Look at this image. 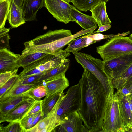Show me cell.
<instances>
[{"label":"cell","mask_w":132,"mask_h":132,"mask_svg":"<svg viewBox=\"0 0 132 132\" xmlns=\"http://www.w3.org/2000/svg\"><path fill=\"white\" fill-rule=\"evenodd\" d=\"M78 83L81 89L80 108L77 111L89 132H102L107 96L97 77L85 68Z\"/></svg>","instance_id":"obj_1"},{"label":"cell","mask_w":132,"mask_h":132,"mask_svg":"<svg viewBox=\"0 0 132 132\" xmlns=\"http://www.w3.org/2000/svg\"><path fill=\"white\" fill-rule=\"evenodd\" d=\"M72 35L70 30L64 29L49 31L32 40L24 42V45L25 48L22 52L21 54L36 52L52 54H55L54 52L56 40Z\"/></svg>","instance_id":"obj_2"},{"label":"cell","mask_w":132,"mask_h":132,"mask_svg":"<svg viewBox=\"0 0 132 132\" xmlns=\"http://www.w3.org/2000/svg\"><path fill=\"white\" fill-rule=\"evenodd\" d=\"M102 130L104 132H127L121 113L117 92H113L107 96Z\"/></svg>","instance_id":"obj_3"},{"label":"cell","mask_w":132,"mask_h":132,"mask_svg":"<svg viewBox=\"0 0 132 132\" xmlns=\"http://www.w3.org/2000/svg\"><path fill=\"white\" fill-rule=\"evenodd\" d=\"M77 62L94 75L103 86L108 96L114 92L112 80L105 71L103 61L80 52L72 53Z\"/></svg>","instance_id":"obj_4"},{"label":"cell","mask_w":132,"mask_h":132,"mask_svg":"<svg viewBox=\"0 0 132 132\" xmlns=\"http://www.w3.org/2000/svg\"><path fill=\"white\" fill-rule=\"evenodd\" d=\"M103 61L132 53V40L129 37L118 36L111 39L96 48Z\"/></svg>","instance_id":"obj_5"},{"label":"cell","mask_w":132,"mask_h":132,"mask_svg":"<svg viewBox=\"0 0 132 132\" xmlns=\"http://www.w3.org/2000/svg\"><path fill=\"white\" fill-rule=\"evenodd\" d=\"M81 89L79 84L70 87L60 103L57 113L58 126L68 114L79 110L81 103Z\"/></svg>","instance_id":"obj_6"},{"label":"cell","mask_w":132,"mask_h":132,"mask_svg":"<svg viewBox=\"0 0 132 132\" xmlns=\"http://www.w3.org/2000/svg\"><path fill=\"white\" fill-rule=\"evenodd\" d=\"M103 61L105 71L112 80L118 78L132 63V53Z\"/></svg>","instance_id":"obj_7"},{"label":"cell","mask_w":132,"mask_h":132,"mask_svg":"<svg viewBox=\"0 0 132 132\" xmlns=\"http://www.w3.org/2000/svg\"><path fill=\"white\" fill-rule=\"evenodd\" d=\"M71 0H44V6L57 21L67 24L71 21Z\"/></svg>","instance_id":"obj_8"},{"label":"cell","mask_w":132,"mask_h":132,"mask_svg":"<svg viewBox=\"0 0 132 132\" xmlns=\"http://www.w3.org/2000/svg\"><path fill=\"white\" fill-rule=\"evenodd\" d=\"M52 54L40 52H36L21 55L18 63V67H22L23 69L19 74H22L35 67L54 59L62 52Z\"/></svg>","instance_id":"obj_9"},{"label":"cell","mask_w":132,"mask_h":132,"mask_svg":"<svg viewBox=\"0 0 132 132\" xmlns=\"http://www.w3.org/2000/svg\"><path fill=\"white\" fill-rule=\"evenodd\" d=\"M64 93L60 97L53 108L47 115L26 132H50L53 131L58 126L57 113L59 105L63 98Z\"/></svg>","instance_id":"obj_10"},{"label":"cell","mask_w":132,"mask_h":132,"mask_svg":"<svg viewBox=\"0 0 132 132\" xmlns=\"http://www.w3.org/2000/svg\"><path fill=\"white\" fill-rule=\"evenodd\" d=\"M83 123V120L78 112H72L64 117L53 131L89 132Z\"/></svg>","instance_id":"obj_11"},{"label":"cell","mask_w":132,"mask_h":132,"mask_svg":"<svg viewBox=\"0 0 132 132\" xmlns=\"http://www.w3.org/2000/svg\"><path fill=\"white\" fill-rule=\"evenodd\" d=\"M70 52L63 51L54 59L39 65L22 74H19L20 79L34 75H43L45 73L67 60Z\"/></svg>","instance_id":"obj_12"},{"label":"cell","mask_w":132,"mask_h":132,"mask_svg":"<svg viewBox=\"0 0 132 132\" xmlns=\"http://www.w3.org/2000/svg\"><path fill=\"white\" fill-rule=\"evenodd\" d=\"M20 56L21 55L15 54L7 48L0 49V73L18 69Z\"/></svg>","instance_id":"obj_13"},{"label":"cell","mask_w":132,"mask_h":132,"mask_svg":"<svg viewBox=\"0 0 132 132\" xmlns=\"http://www.w3.org/2000/svg\"><path fill=\"white\" fill-rule=\"evenodd\" d=\"M36 101L33 100H27L18 106L6 115H0V123L5 122L19 121Z\"/></svg>","instance_id":"obj_14"},{"label":"cell","mask_w":132,"mask_h":132,"mask_svg":"<svg viewBox=\"0 0 132 132\" xmlns=\"http://www.w3.org/2000/svg\"><path fill=\"white\" fill-rule=\"evenodd\" d=\"M117 93L121 113L127 132H132V111L128 95H124L119 91H117Z\"/></svg>","instance_id":"obj_15"},{"label":"cell","mask_w":132,"mask_h":132,"mask_svg":"<svg viewBox=\"0 0 132 132\" xmlns=\"http://www.w3.org/2000/svg\"><path fill=\"white\" fill-rule=\"evenodd\" d=\"M71 6L70 16L71 21L76 22L84 30L97 27L98 24L92 16L82 13L73 5Z\"/></svg>","instance_id":"obj_16"},{"label":"cell","mask_w":132,"mask_h":132,"mask_svg":"<svg viewBox=\"0 0 132 132\" xmlns=\"http://www.w3.org/2000/svg\"><path fill=\"white\" fill-rule=\"evenodd\" d=\"M65 73L45 81L47 91L45 97L64 91L69 86V83L65 76Z\"/></svg>","instance_id":"obj_17"},{"label":"cell","mask_w":132,"mask_h":132,"mask_svg":"<svg viewBox=\"0 0 132 132\" xmlns=\"http://www.w3.org/2000/svg\"><path fill=\"white\" fill-rule=\"evenodd\" d=\"M44 0H23L22 9L26 21L34 20L40 8L44 6Z\"/></svg>","instance_id":"obj_18"},{"label":"cell","mask_w":132,"mask_h":132,"mask_svg":"<svg viewBox=\"0 0 132 132\" xmlns=\"http://www.w3.org/2000/svg\"><path fill=\"white\" fill-rule=\"evenodd\" d=\"M42 84L43 82L41 81L31 84H24L21 83L19 79L12 87L0 97V100L23 94Z\"/></svg>","instance_id":"obj_19"},{"label":"cell","mask_w":132,"mask_h":132,"mask_svg":"<svg viewBox=\"0 0 132 132\" xmlns=\"http://www.w3.org/2000/svg\"><path fill=\"white\" fill-rule=\"evenodd\" d=\"M106 4L104 1L101 2L92 7L90 10L92 16L98 26L111 23L107 14Z\"/></svg>","instance_id":"obj_20"},{"label":"cell","mask_w":132,"mask_h":132,"mask_svg":"<svg viewBox=\"0 0 132 132\" xmlns=\"http://www.w3.org/2000/svg\"><path fill=\"white\" fill-rule=\"evenodd\" d=\"M8 19L12 28H17L26 22L23 18L22 8L17 5L13 0H11Z\"/></svg>","instance_id":"obj_21"},{"label":"cell","mask_w":132,"mask_h":132,"mask_svg":"<svg viewBox=\"0 0 132 132\" xmlns=\"http://www.w3.org/2000/svg\"><path fill=\"white\" fill-rule=\"evenodd\" d=\"M96 41L93 40L85 35L79 38L74 39L68 44L64 51L69 52H78L83 48L96 43Z\"/></svg>","instance_id":"obj_22"},{"label":"cell","mask_w":132,"mask_h":132,"mask_svg":"<svg viewBox=\"0 0 132 132\" xmlns=\"http://www.w3.org/2000/svg\"><path fill=\"white\" fill-rule=\"evenodd\" d=\"M64 93L63 91L58 92L45 97L42 100L41 111L44 118L50 112L56 102Z\"/></svg>","instance_id":"obj_23"},{"label":"cell","mask_w":132,"mask_h":132,"mask_svg":"<svg viewBox=\"0 0 132 132\" xmlns=\"http://www.w3.org/2000/svg\"><path fill=\"white\" fill-rule=\"evenodd\" d=\"M69 59L43 75L39 81L45 82L65 73L69 66Z\"/></svg>","instance_id":"obj_24"},{"label":"cell","mask_w":132,"mask_h":132,"mask_svg":"<svg viewBox=\"0 0 132 132\" xmlns=\"http://www.w3.org/2000/svg\"><path fill=\"white\" fill-rule=\"evenodd\" d=\"M109 0H71L73 6L80 11L87 12L92 7L101 2L106 3Z\"/></svg>","instance_id":"obj_25"},{"label":"cell","mask_w":132,"mask_h":132,"mask_svg":"<svg viewBox=\"0 0 132 132\" xmlns=\"http://www.w3.org/2000/svg\"><path fill=\"white\" fill-rule=\"evenodd\" d=\"M11 0H0V29L4 27L10 12Z\"/></svg>","instance_id":"obj_26"},{"label":"cell","mask_w":132,"mask_h":132,"mask_svg":"<svg viewBox=\"0 0 132 132\" xmlns=\"http://www.w3.org/2000/svg\"><path fill=\"white\" fill-rule=\"evenodd\" d=\"M132 76V63L118 78L112 80L113 88L118 91L122 87L126 81Z\"/></svg>","instance_id":"obj_27"},{"label":"cell","mask_w":132,"mask_h":132,"mask_svg":"<svg viewBox=\"0 0 132 132\" xmlns=\"http://www.w3.org/2000/svg\"><path fill=\"white\" fill-rule=\"evenodd\" d=\"M29 96L35 101H40L43 97L46 96L47 91L45 86L39 85L26 93Z\"/></svg>","instance_id":"obj_28"},{"label":"cell","mask_w":132,"mask_h":132,"mask_svg":"<svg viewBox=\"0 0 132 132\" xmlns=\"http://www.w3.org/2000/svg\"><path fill=\"white\" fill-rule=\"evenodd\" d=\"M31 100H34L26 93L16 96L8 97L0 100V103H8L18 106L26 101Z\"/></svg>","instance_id":"obj_29"},{"label":"cell","mask_w":132,"mask_h":132,"mask_svg":"<svg viewBox=\"0 0 132 132\" xmlns=\"http://www.w3.org/2000/svg\"><path fill=\"white\" fill-rule=\"evenodd\" d=\"M0 132H24L20 121L9 122L7 125L3 126L1 125Z\"/></svg>","instance_id":"obj_30"},{"label":"cell","mask_w":132,"mask_h":132,"mask_svg":"<svg viewBox=\"0 0 132 132\" xmlns=\"http://www.w3.org/2000/svg\"><path fill=\"white\" fill-rule=\"evenodd\" d=\"M130 31L122 33H119L117 34L104 35L100 33H96L94 34H91L90 33L85 35V36L90 38L92 40L96 41L102 39H111L118 36H125L130 34Z\"/></svg>","instance_id":"obj_31"},{"label":"cell","mask_w":132,"mask_h":132,"mask_svg":"<svg viewBox=\"0 0 132 132\" xmlns=\"http://www.w3.org/2000/svg\"><path fill=\"white\" fill-rule=\"evenodd\" d=\"M19 74H17L0 87V97L2 96L12 87L19 79Z\"/></svg>","instance_id":"obj_32"},{"label":"cell","mask_w":132,"mask_h":132,"mask_svg":"<svg viewBox=\"0 0 132 132\" xmlns=\"http://www.w3.org/2000/svg\"><path fill=\"white\" fill-rule=\"evenodd\" d=\"M42 101V100L36 101L26 112L23 118L34 115L41 111Z\"/></svg>","instance_id":"obj_33"},{"label":"cell","mask_w":132,"mask_h":132,"mask_svg":"<svg viewBox=\"0 0 132 132\" xmlns=\"http://www.w3.org/2000/svg\"><path fill=\"white\" fill-rule=\"evenodd\" d=\"M36 114L23 118L19 121L24 132H26L27 130L33 126L34 120Z\"/></svg>","instance_id":"obj_34"},{"label":"cell","mask_w":132,"mask_h":132,"mask_svg":"<svg viewBox=\"0 0 132 132\" xmlns=\"http://www.w3.org/2000/svg\"><path fill=\"white\" fill-rule=\"evenodd\" d=\"M17 106L8 103H0V115H6Z\"/></svg>","instance_id":"obj_35"},{"label":"cell","mask_w":132,"mask_h":132,"mask_svg":"<svg viewBox=\"0 0 132 132\" xmlns=\"http://www.w3.org/2000/svg\"><path fill=\"white\" fill-rule=\"evenodd\" d=\"M42 76L40 75H34L29 76L21 79H19V80L22 84H31L39 81Z\"/></svg>","instance_id":"obj_36"},{"label":"cell","mask_w":132,"mask_h":132,"mask_svg":"<svg viewBox=\"0 0 132 132\" xmlns=\"http://www.w3.org/2000/svg\"><path fill=\"white\" fill-rule=\"evenodd\" d=\"M18 71V69H17L13 71L0 73V87L17 74Z\"/></svg>","instance_id":"obj_37"},{"label":"cell","mask_w":132,"mask_h":132,"mask_svg":"<svg viewBox=\"0 0 132 132\" xmlns=\"http://www.w3.org/2000/svg\"><path fill=\"white\" fill-rule=\"evenodd\" d=\"M111 26L110 24H107L103 25H101L99 26V28L98 30L95 31L93 32L90 33L91 34H94L96 33L100 32H103L107 30L110 28Z\"/></svg>","instance_id":"obj_38"},{"label":"cell","mask_w":132,"mask_h":132,"mask_svg":"<svg viewBox=\"0 0 132 132\" xmlns=\"http://www.w3.org/2000/svg\"><path fill=\"white\" fill-rule=\"evenodd\" d=\"M117 91L120 92L124 95H128L131 94V93L129 90L126 87L124 86L120 89Z\"/></svg>","instance_id":"obj_39"},{"label":"cell","mask_w":132,"mask_h":132,"mask_svg":"<svg viewBox=\"0 0 132 132\" xmlns=\"http://www.w3.org/2000/svg\"><path fill=\"white\" fill-rule=\"evenodd\" d=\"M9 30V29L5 27L0 29V37H2L7 34Z\"/></svg>","instance_id":"obj_40"},{"label":"cell","mask_w":132,"mask_h":132,"mask_svg":"<svg viewBox=\"0 0 132 132\" xmlns=\"http://www.w3.org/2000/svg\"><path fill=\"white\" fill-rule=\"evenodd\" d=\"M18 6L22 8L23 0H13Z\"/></svg>","instance_id":"obj_41"},{"label":"cell","mask_w":132,"mask_h":132,"mask_svg":"<svg viewBox=\"0 0 132 132\" xmlns=\"http://www.w3.org/2000/svg\"><path fill=\"white\" fill-rule=\"evenodd\" d=\"M129 37L132 40V32L131 34L129 35Z\"/></svg>","instance_id":"obj_42"},{"label":"cell","mask_w":132,"mask_h":132,"mask_svg":"<svg viewBox=\"0 0 132 132\" xmlns=\"http://www.w3.org/2000/svg\"><path fill=\"white\" fill-rule=\"evenodd\" d=\"M131 99H132V93H131Z\"/></svg>","instance_id":"obj_43"}]
</instances>
